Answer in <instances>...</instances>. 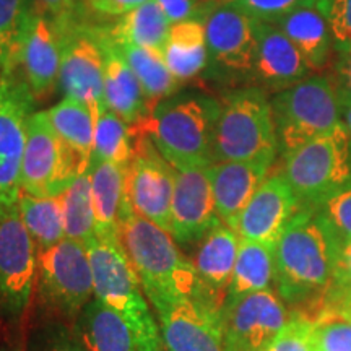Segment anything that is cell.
Listing matches in <instances>:
<instances>
[{
  "mask_svg": "<svg viewBox=\"0 0 351 351\" xmlns=\"http://www.w3.org/2000/svg\"><path fill=\"white\" fill-rule=\"evenodd\" d=\"M0 75H2V73H0Z\"/></svg>",
  "mask_w": 351,
  "mask_h": 351,
  "instance_id": "51",
  "label": "cell"
},
{
  "mask_svg": "<svg viewBox=\"0 0 351 351\" xmlns=\"http://www.w3.org/2000/svg\"><path fill=\"white\" fill-rule=\"evenodd\" d=\"M301 52L311 72H324L330 64L333 43L326 19L315 7L291 12L275 23Z\"/></svg>",
  "mask_w": 351,
  "mask_h": 351,
  "instance_id": "26",
  "label": "cell"
},
{
  "mask_svg": "<svg viewBox=\"0 0 351 351\" xmlns=\"http://www.w3.org/2000/svg\"><path fill=\"white\" fill-rule=\"evenodd\" d=\"M132 134L134 155L127 165V197L135 213L169 232L176 169L147 135Z\"/></svg>",
  "mask_w": 351,
  "mask_h": 351,
  "instance_id": "12",
  "label": "cell"
},
{
  "mask_svg": "<svg viewBox=\"0 0 351 351\" xmlns=\"http://www.w3.org/2000/svg\"><path fill=\"white\" fill-rule=\"evenodd\" d=\"M332 80L337 93L351 99V51L337 52Z\"/></svg>",
  "mask_w": 351,
  "mask_h": 351,
  "instance_id": "45",
  "label": "cell"
},
{
  "mask_svg": "<svg viewBox=\"0 0 351 351\" xmlns=\"http://www.w3.org/2000/svg\"><path fill=\"white\" fill-rule=\"evenodd\" d=\"M73 328L88 351H140L124 317L98 298L83 307Z\"/></svg>",
  "mask_w": 351,
  "mask_h": 351,
  "instance_id": "25",
  "label": "cell"
},
{
  "mask_svg": "<svg viewBox=\"0 0 351 351\" xmlns=\"http://www.w3.org/2000/svg\"><path fill=\"white\" fill-rule=\"evenodd\" d=\"M291 315L276 289L225 301L221 309L226 351H267Z\"/></svg>",
  "mask_w": 351,
  "mask_h": 351,
  "instance_id": "13",
  "label": "cell"
},
{
  "mask_svg": "<svg viewBox=\"0 0 351 351\" xmlns=\"http://www.w3.org/2000/svg\"><path fill=\"white\" fill-rule=\"evenodd\" d=\"M275 283V245L241 239L225 301L263 291Z\"/></svg>",
  "mask_w": 351,
  "mask_h": 351,
  "instance_id": "29",
  "label": "cell"
},
{
  "mask_svg": "<svg viewBox=\"0 0 351 351\" xmlns=\"http://www.w3.org/2000/svg\"><path fill=\"white\" fill-rule=\"evenodd\" d=\"M313 351H351V319L333 309H322L313 319Z\"/></svg>",
  "mask_w": 351,
  "mask_h": 351,
  "instance_id": "37",
  "label": "cell"
},
{
  "mask_svg": "<svg viewBox=\"0 0 351 351\" xmlns=\"http://www.w3.org/2000/svg\"><path fill=\"white\" fill-rule=\"evenodd\" d=\"M85 247L93 271L95 298L124 317L140 351H163L158 319L145 300L137 271L121 241L93 238Z\"/></svg>",
  "mask_w": 351,
  "mask_h": 351,
  "instance_id": "4",
  "label": "cell"
},
{
  "mask_svg": "<svg viewBox=\"0 0 351 351\" xmlns=\"http://www.w3.org/2000/svg\"><path fill=\"white\" fill-rule=\"evenodd\" d=\"M38 247L19 204L0 210V314L16 324L25 317L36 287Z\"/></svg>",
  "mask_w": 351,
  "mask_h": 351,
  "instance_id": "9",
  "label": "cell"
},
{
  "mask_svg": "<svg viewBox=\"0 0 351 351\" xmlns=\"http://www.w3.org/2000/svg\"><path fill=\"white\" fill-rule=\"evenodd\" d=\"M54 26L60 38V90L98 112L104 103V54L95 29L78 28L73 21Z\"/></svg>",
  "mask_w": 351,
  "mask_h": 351,
  "instance_id": "14",
  "label": "cell"
},
{
  "mask_svg": "<svg viewBox=\"0 0 351 351\" xmlns=\"http://www.w3.org/2000/svg\"><path fill=\"white\" fill-rule=\"evenodd\" d=\"M311 332H313V319L300 313L291 314L288 324L267 351H313Z\"/></svg>",
  "mask_w": 351,
  "mask_h": 351,
  "instance_id": "41",
  "label": "cell"
},
{
  "mask_svg": "<svg viewBox=\"0 0 351 351\" xmlns=\"http://www.w3.org/2000/svg\"><path fill=\"white\" fill-rule=\"evenodd\" d=\"M93 197L96 238L119 241L121 223L129 205L127 166L103 161L88 168Z\"/></svg>",
  "mask_w": 351,
  "mask_h": 351,
  "instance_id": "24",
  "label": "cell"
},
{
  "mask_svg": "<svg viewBox=\"0 0 351 351\" xmlns=\"http://www.w3.org/2000/svg\"><path fill=\"white\" fill-rule=\"evenodd\" d=\"M324 309H333L337 311V313H340L341 315H345V317L351 319V295L341 298L339 302H335V304L330 307H324Z\"/></svg>",
  "mask_w": 351,
  "mask_h": 351,
  "instance_id": "48",
  "label": "cell"
},
{
  "mask_svg": "<svg viewBox=\"0 0 351 351\" xmlns=\"http://www.w3.org/2000/svg\"><path fill=\"white\" fill-rule=\"evenodd\" d=\"M333 275V251L311 210H300L275 244V289L298 313L324 307ZM313 317V319H314Z\"/></svg>",
  "mask_w": 351,
  "mask_h": 351,
  "instance_id": "1",
  "label": "cell"
},
{
  "mask_svg": "<svg viewBox=\"0 0 351 351\" xmlns=\"http://www.w3.org/2000/svg\"><path fill=\"white\" fill-rule=\"evenodd\" d=\"M163 351H226L221 311L197 298L156 307Z\"/></svg>",
  "mask_w": 351,
  "mask_h": 351,
  "instance_id": "15",
  "label": "cell"
},
{
  "mask_svg": "<svg viewBox=\"0 0 351 351\" xmlns=\"http://www.w3.org/2000/svg\"><path fill=\"white\" fill-rule=\"evenodd\" d=\"M241 238L232 228L219 223L197 243L192 265L197 276V300L221 311L236 265Z\"/></svg>",
  "mask_w": 351,
  "mask_h": 351,
  "instance_id": "20",
  "label": "cell"
},
{
  "mask_svg": "<svg viewBox=\"0 0 351 351\" xmlns=\"http://www.w3.org/2000/svg\"><path fill=\"white\" fill-rule=\"evenodd\" d=\"M34 98L15 73L0 75V210L19 204L26 122Z\"/></svg>",
  "mask_w": 351,
  "mask_h": 351,
  "instance_id": "11",
  "label": "cell"
},
{
  "mask_svg": "<svg viewBox=\"0 0 351 351\" xmlns=\"http://www.w3.org/2000/svg\"><path fill=\"white\" fill-rule=\"evenodd\" d=\"M311 212L326 232L335 258L337 252L351 243V182Z\"/></svg>",
  "mask_w": 351,
  "mask_h": 351,
  "instance_id": "35",
  "label": "cell"
},
{
  "mask_svg": "<svg viewBox=\"0 0 351 351\" xmlns=\"http://www.w3.org/2000/svg\"><path fill=\"white\" fill-rule=\"evenodd\" d=\"M85 173L86 166L56 135L47 112H32L26 122L21 192L34 197H59Z\"/></svg>",
  "mask_w": 351,
  "mask_h": 351,
  "instance_id": "10",
  "label": "cell"
},
{
  "mask_svg": "<svg viewBox=\"0 0 351 351\" xmlns=\"http://www.w3.org/2000/svg\"><path fill=\"white\" fill-rule=\"evenodd\" d=\"M274 160L219 161L208 166L215 207L221 223L234 228L239 215L269 178Z\"/></svg>",
  "mask_w": 351,
  "mask_h": 351,
  "instance_id": "22",
  "label": "cell"
},
{
  "mask_svg": "<svg viewBox=\"0 0 351 351\" xmlns=\"http://www.w3.org/2000/svg\"><path fill=\"white\" fill-rule=\"evenodd\" d=\"M270 104L283 156L341 124L339 93L328 77H307L278 91Z\"/></svg>",
  "mask_w": 351,
  "mask_h": 351,
  "instance_id": "8",
  "label": "cell"
},
{
  "mask_svg": "<svg viewBox=\"0 0 351 351\" xmlns=\"http://www.w3.org/2000/svg\"><path fill=\"white\" fill-rule=\"evenodd\" d=\"M8 72L23 80L34 101L51 98L59 85L60 38L49 19L34 12Z\"/></svg>",
  "mask_w": 351,
  "mask_h": 351,
  "instance_id": "16",
  "label": "cell"
},
{
  "mask_svg": "<svg viewBox=\"0 0 351 351\" xmlns=\"http://www.w3.org/2000/svg\"><path fill=\"white\" fill-rule=\"evenodd\" d=\"M208 168L176 169L169 234L179 244H194L219 225Z\"/></svg>",
  "mask_w": 351,
  "mask_h": 351,
  "instance_id": "18",
  "label": "cell"
},
{
  "mask_svg": "<svg viewBox=\"0 0 351 351\" xmlns=\"http://www.w3.org/2000/svg\"><path fill=\"white\" fill-rule=\"evenodd\" d=\"M119 241L155 309L195 296L197 276L192 262L168 231L135 213L130 202L122 217Z\"/></svg>",
  "mask_w": 351,
  "mask_h": 351,
  "instance_id": "2",
  "label": "cell"
},
{
  "mask_svg": "<svg viewBox=\"0 0 351 351\" xmlns=\"http://www.w3.org/2000/svg\"><path fill=\"white\" fill-rule=\"evenodd\" d=\"M134 155V134L132 127L122 121L112 109L103 103L99 106L95 124L93 155L90 166L112 161V163L127 166Z\"/></svg>",
  "mask_w": 351,
  "mask_h": 351,
  "instance_id": "33",
  "label": "cell"
},
{
  "mask_svg": "<svg viewBox=\"0 0 351 351\" xmlns=\"http://www.w3.org/2000/svg\"><path fill=\"white\" fill-rule=\"evenodd\" d=\"M219 101L207 95H179L161 101L132 127L152 140L174 169L208 168L213 165V132Z\"/></svg>",
  "mask_w": 351,
  "mask_h": 351,
  "instance_id": "3",
  "label": "cell"
},
{
  "mask_svg": "<svg viewBox=\"0 0 351 351\" xmlns=\"http://www.w3.org/2000/svg\"><path fill=\"white\" fill-rule=\"evenodd\" d=\"M282 174L302 210H314L351 182V142L345 125L285 155Z\"/></svg>",
  "mask_w": 351,
  "mask_h": 351,
  "instance_id": "6",
  "label": "cell"
},
{
  "mask_svg": "<svg viewBox=\"0 0 351 351\" xmlns=\"http://www.w3.org/2000/svg\"><path fill=\"white\" fill-rule=\"evenodd\" d=\"M239 8L245 15L263 23H276L291 12L306 7H315L317 0H218Z\"/></svg>",
  "mask_w": 351,
  "mask_h": 351,
  "instance_id": "38",
  "label": "cell"
},
{
  "mask_svg": "<svg viewBox=\"0 0 351 351\" xmlns=\"http://www.w3.org/2000/svg\"><path fill=\"white\" fill-rule=\"evenodd\" d=\"M340 116H341V124L345 125L346 132H348V137L351 142V99L346 96H340Z\"/></svg>",
  "mask_w": 351,
  "mask_h": 351,
  "instance_id": "47",
  "label": "cell"
},
{
  "mask_svg": "<svg viewBox=\"0 0 351 351\" xmlns=\"http://www.w3.org/2000/svg\"><path fill=\"white\" fill-rule=\"evenodd\" d=\"M169 29L171 23L161 7L155 0H148L143 5L121 16L109 33L117 43H130L163 56Z\"/></svg>",
  "mask_w": 351,
  "mask_h": 351,
  "instance_id": "30",
  "label": "cell"
},
{
  "mask_svg": "<svg viewBox=\"0 0 351 351\" xmlns=\"http://www.w3.org/2000/svg\"><path fill=\"white\" fill-rule=\"evenodd\" d=\"M95 33L104 54V103L122 121L135 125L150 114L142 83L111 33L104 29H95Z\"/></svg>",
  "mask_w": 351,
  "mask_h": 351,
  "instance_id": "21",
  "label": "cell"
},
{
  "mask_svg": "<svg viewBox=\"0 0 351 351\" xmlns=\"http://www.w3.org/2000/svg\"><path fill=\"white\" fill-rule=\"evenodd\" d=\"M36 291L47 319L75 326L78 314L95 298L93 271L85 244L64 238L39 251Z\"/></svg>",
  "mask_w": 351,
  "mask_h": 351,
  "instance_id": "7",
  "label": "cell"
},
{
  "mask_svg": "<svg viewBox=\"0 0 351 351\" xmlns=\"http://www.w3.org/2000/svg\"><path fill=\"white\" fill-rule=\"evenodd\" d=\"M155 2L168 16L171 25L194 20L199 13V0H155Z\"/></svg>",
  "mask_w": 351,
  "mask_h": 351,
  "instance_id": "44",
  "label": "cell"
},
{
  "mask_svg": "<svg viewBox=\"0 0 351 351\" xmlns=\"http://www.w3.org/2000/svg\"><path fill=\"white\" fill-rule=\"evenodd\" d=\"M300 210V202L285 176L271 174L245 205L232 230L241 239L275 245Z\"/></svg>",
  "mask_w": 351,
  "mask_h": 351,
  "instance_id": "19",
  "label": "cell"
},
{
  "mask_svg": "<svg viewBox=\"0 0 351 351\" xmlns=\"http://www.w3.org/2000/svg\"><path fill=\"white\" fill-rule=\"evenodd\" d=\"M348 295H351V289H350V291H348V293H346V295H345V296H348ZM345 296H341V298H345ZM341 298H340V300H341ZM340 300H339V301H340ZM339 301H337V302H339ZM332 306H333V304H332ZM328 307H330V306H328Z\"/></svg>",
  "mask_w": 351,
  "mask_h": 351,
  "instance_id": "50",
  "label": "cell"
},
{
  "mask_svg": "<svg viewBox=\"0 0 351 351\" xmlns=\"http://www.w3.org/2000/svg\"><path fill=\"white\" fill-rule=\"evenodd\" d=\"M117 44H119L122 54L125 56L127 62H129L132 70L135 72V75L138 77L140 83H142L148 106H150V112L161 101L176 95L181 83L176 80L173 73L169 72L168 65L165 64L163 56L130 43Z\"/></svg>",
  "mask_w": 351,
  "mask_h": 351,
  "instance_id": "31",
  "label": "cell"
},
{
  "mask_svg": "<svg viewBox=\"0 0 351 351\" xmlns=\"http://www.w3.org/2000/svg\"><path fill=\"white\" fill-rule=\"evenodd\" d=\"M0 351H28V345L25 340H19L16 343H7L0 346Z\"/></svg>",
  "mask_w": 351,
  "mask_h": 351,
  "instance_id": "49",
  "label": "cell"
},
{
  "mask_svg": "<svg viewBox=\"0 0 351 351\" xmlns=\"http://www.w3.org/2000/svg\"><path fill=\"white\" fill-rule=\"evenodd\" d=\"M315 8L327 21L333 49L351 51V0H317Z\"/></svg>",
  "mask_w": 351,
  "mask_h": 351,
  "instance_id": "40",
  "label": "cell"
},
{
  "mask_svg": "<svg viewBox=\"0 0 351 351\" xmlns=\"http://www.w3.org/2000/svg\"><path fill=\"white\" fill-rule=\"evenodd\" d=\"M148 0H90V5L98 15L124 16Z\"/></svg>",
  "mask_w": 351,
  "mask_h": 351,
  "instance_id": "46",
  "label": "cell"
},
{
  "mask_svg": "<svg viewBox=\"0 0 351 351\" xmlns=\"http://www.w3.org/2000/svg\"><path fill=\"white\" fill-rule=\"evenodd\" d=\"M278 137L271 104L258 86L231 91L219 103L213 132V163L274 160Z\"/></svg>",
  "mask_w": 351,
  "mask_h": 351,
  "instance_id": "5",
  "label": "cell"
},
{
  "mask_svg": "<svg viewBox=\"0 0 351 351\" xmlns=\"http://www.w3.org/2000/svg\"><path fill=\"white\" fill-rule=\"evenodd\" d=\"M78 0H34V10L49 19L54 25L73 21Z\"/></svg>",
  "mask_w": 351,
  "mask_h": 351,
  "instance_id": "43",
  "label": "cell"
},
{
  "mask_svg": "<svg viewBox=\"0 0 351 351\" xmlns=\"http://www.w3.org/2000/svg\"><path fill=\"white\" fill-rule=\"evenodd\" d=\"M309 73L301 52L275 23L257 21V44L251 75L258 85L275 90L295 85Z\"/></svg>",
  "mask_w": 351,
  "mask_h": 351,
  "instance_id": "23",
  "label": "cell"
},
{
  "mask_svg": "<svg viewBox=\"0 0 351 351\" xmlns=\"http://www.w3.org/2000/svg\"><path fill=\"white\" fill-rule=\"evenodd\" d=\"M28 351H88L75 328L57 319H47L33 337Z\"/></svg>",
  "mask_w": 351,
  "mask_h": 351,
  "instance_id": "39",
  "label": "cell"
},
{
  "mask_svg": "<svg viewBox=\"0 0 351 351\" xmlns=\"http://www.w3.org/2000/svg\"><path fill=\"white\" fill-rule=\"evenodd\" d=\"M34 12V0H0V73L10 69Z\"/></svg>",
  "mask_w": 351,
  "mask_h": 351,
  "instance_id": "36",
  "label": "cell"
},
{
  "mask_svg": "<svg viewBox=\"0 0 351 351\" xmlns=\"http://www.w3.org/2000/svg\"><path fill=\"white\" fill-rule=\"evenodd\" d=\"M19 210L38 252L46 251L65 238L64 207L59 197H34L21 192Z\"/></svg>",
  "mask_w": 351,
  "mask_h": 351,
  "instance_id": "32",
  "label": "cell"
},
{
  "mask_svg": "<svg viewBox=\"0 0 351 351\" xmlns=\"http://www.w3.org/2000/svg\"><path fill=\"white\" fill-rule=\"evenodd\" d=\"M163 59L179 83L200 77L210 64L205 25L199 19L171 25Z\"/></svg>",
  "mask_w": 351,
  "mask_h": 351,
  "instance_id": "27",
  "label": "cell"
},
{
  "mask_svg": "<svg viewBox=\"0 0 351 351\" xmlns=\"http://www.w3.org/2000/svg\"><path fill=\"white\" fill-rule=\"evenodd\" d=\"M351 289V243L341 247L333 258L332 285L328 289L324 307L335 304L341 296H345ZM322 307V309H324Z\"/></svg>",
  "mask_w": 351,
  "mask_h": 351,
  "instance_id": "42",
  "label": "cell"
},
{
  "mask_svg": "<svg viewBox=\"0 0 351 351\" xmlns=\"http://www.w3.org/2000/svg\"><path fill=\"white\" fill-rule=\"evenodd\" d=\"M210 62L228 73H249L257 44V21L239 8L218 3L205 15Z\"/></svg>",
  "mask_w": 351,
  "mask_h": 351,
  "instance_id": "17",
  "label": "cell"
},
{
  "mask_svg": "<svg viewBox=\"0 0 351 351\" xmlns=\"http://www.w3.org/2000/svg\"><path fill=\"white\" fill-rule=\"evenodd\" d=\"M60 199H62L64 207L65 238L75 239L83 244L96 238L90 174L85 173L78 176L67 191L60 195Z\"/></svg>",
  "mask_w": 351,
  "mask_h": 351,
  "instance_id": "34",
  "label": "cell"
},
{
  "mask_svg": "<svg viewBox=\"0 0 351 351\" xmlns=\"http://www.w3.org/2000/svg\"><path fill=\"white\" fill-rule=\"evenodd\" d=\"M47 112L56 135L67 150L90 168L98 112L75 99L64 98Z\"/></svg>",
  "mask_w": 351,
  "mask_h": 351,
  "instance_id": "28",
  "label": "cell"
}]
</instances>
